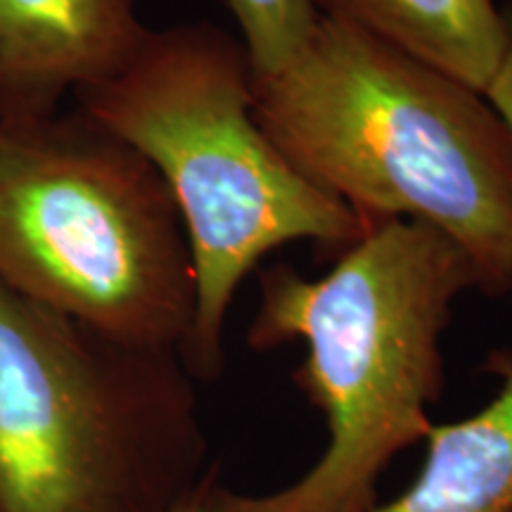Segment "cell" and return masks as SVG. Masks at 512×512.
<instances>
[{"label":"cell","mask_w":512,"mask_h":512,"mask_svg":"<svg viewBox=\"0 0 512 512\" xmlns=\"http://www.w3.org/2000/svg\"><path fill=\"white\" fill-rule=\"evenodd\" d=\"M484 370L494 399L470 418L427 432L425 463L403 494L368 512H512V349H494Z\"/></svg>","instance_id":"52a82bcc"},{"label":"cell","mask_w":512,"mask_h":512,"mask_svg":"<svg viewBox=\"0 0 512 512\" xmlns=\"http://www.w3.org/2000/svg\"><path fill=\"white\" fill-rule=\"evenodd\" d=\"M140 0H0V124L53 117L117 72L147 27Z\"/></svg>","instance_id":"8992f818"},{"label":"cell","mask_w":512,"mask_h":512,"mask_svg":"<svg viewBox=\"0 0 512 512\" xmlns=\"http://www.w3.org/2000/svg\"><path fill=\"white\" fill-rule=\"evenodd\" d=\"M216 482H219V465L211 467L207 477L197 484V489L192 491L188 498H183V501L178 503L171 512H209V494H211V486Z\"/></svg>","instance_id":"8fae6325"},{"label":"cell","mask_w":512,"mask_h":512,"mask_svg":"<svg viewBox=\"0 0 512 512\" xmlns=\"http://www.w3.org/2000/svg\"><path fill=\"white\" fill-rule=\"evenodd\" d=\"M320 17L368 31L484 93L501 67L508 29L496 0H311Z\"/></svg>","instance_id":"ba28073f"},{"label":"cell","mask_w":512,"mask_h":512,"mask_svg":"<svg viewBox=\"0 0 512 512\" xmlns=\"http://www.w3.org/2000/svg\"><path fill=\"white\" fill-rule=\"evenodd\" d=\"M501 8L505 17V29H508V43H505L501 67H498L494 81L489 83L484 95L494 105V110L501 114L512 133V0H505Z\"/></svg>","instance_id":"30bf717a"},{"label":"cell","mask_w":512,"mask_h":512,"mask_svg":"<svg viewBox=\"0 0 512 512\" xmlns=\"http://www.w3.org/2000/svg\"><path fill=\"white\" fill-rule=\"evenodd\" d=\"M211 467L181 351L0 283V512H171Z\"/></svg>","instance_id":"277c9868"},{"label":"cell","mask_w":512,"mask_h":512,"mask_svg":"<svg viewBox=\"0 0 512 512\" xmlns=\"http://www.w3.org/2000/svg\"><path fill=\"white\" fill-rule=\"evenodd\" d=\"M0 283L133 347L183 351L195 320L174 195L79 107L0 124Z\"/></svg>","instance_id":"5b68a950"},{"label":"cell","mask_w":512,"mask_h":512,"mask_svg":"<svg viewBox=\"0 0 512 512\" xmlns=\"http://www.w3.org/2000/svg\"><path fill=\"white\" fill-rule=\"evenodd\" d=\"M254 74H271L292 60L316 27L311 0H226Z\"/></svg>","instance_id":"9c48e42d"},{"label":"cell","mask_w":512,"mask_h":512,"mask_svg":"<svg viewBox=\"0 0 512 512\" xmlns=\"http://www.w3.org/2000/svg\"><path fill=\"white\" fill-rule=\"evenodd\" d=\"M252 83L242 38L190 22L147 27L110 79L74 95L174 195L195 266V320L181 351L195 382L221 377L223 325L264 256L292 242L342 254L368 230L271 143L254 117Z\"/></svg>","instance_id":"3957f363"},{"label":"cell","mask_w":512,"mask_h":512,"mask_svg":"<svg viewBox=\"0 0 512 512\" xmlns=\"http://www.w3.org/2000/svg\"><path fill=\"white\" fill-rule=\"evenodd\" d=\"M252 110L306 181L363 221H420L463 249L486 297H512V133L484 93L368 31L320 17L254 74Z\"/></svg>","instance_id":"7a4b0ae2"},{"label":"cell","mask_w":512,"mask_h":512,"mask_svg":"<svg viewBox=\"0 0 512 512\" xmlns=\"http://www.w3.org/2000/svg\"><path fill=\"white\" fill-rule=\"evenodd\" d=\"M477 290L463 249L420 221L387 219L320 278L290 264L259 275L247 328L254 351L304 342L292 380L328 427L309 472L271 494L211 486L209 512H368L401 451L425 441L444 396V332L453 304Z\"/></svg>","instance_id":"6da1fadb"}]
</instances>
